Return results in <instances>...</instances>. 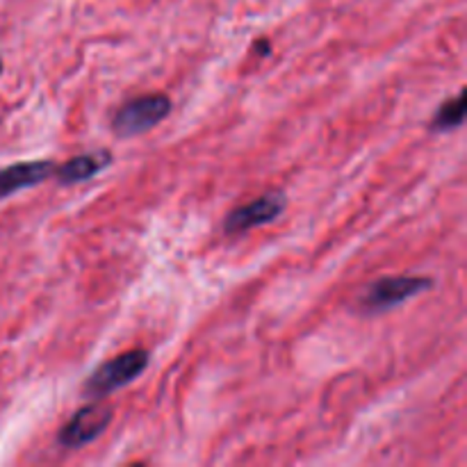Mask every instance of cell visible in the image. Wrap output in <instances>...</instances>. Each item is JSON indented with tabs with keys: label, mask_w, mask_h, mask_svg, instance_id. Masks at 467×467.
I'll return each instance as SVG.
<instances>
[{
	"label": "cell",
	"mask_w": 467,
	"mask_h": 467,
	"mask_svg": "<svg viewBox=\"0 0 467 467\" xmlns=\"http://www.w3.org/2000/svg\"><path fill=\"white\" fill-rule=\"evenodd\" d=\"M256 53H258V56H267V53H269V42H267V39H260V42H256Z\"/></svg>",
	"instance_id": "cell-9"
},
{
	"label": "cell",
	"mask_w": 467,
	"mask_h": 467,
	"mask_svg": "<svg viewBox=\"0 0 467 467\" xmlns=\"http://www.w3.org/2000/svg\"><path fill=\"white\" fill-rule=\"evenodd\" d=\"M285 206H288V197L283 192L262 194V197L230 210L224 219V230L228 235H242L258 226L271 224L283 215Z\"/></svg>",
	"instance_id": "cell-5"
},
{
	"label": "cell",
	"mask_w": 467,
	"mask_h": 467,
	"mask_svg": "<svg viewBox=\"0 0 467 467\" xmlns=\"http://www.w3.org/2000/svg\"><path fill=\"white\" fill-rule=\"evenodd\" d=\"M112 412L110 406L106 403H87V406L78 408L69 421L60 429L57 433V442L65 449H80L85 444H92L94 440L101 438L112 424Z\"/></svg>",
	"instance_id": "cell-4"
},
{
	"label": "cell",
	"mask_w": 467,
	"mask_h": 467,
	"mask_svg": "<svg viewBox=\"0 0 467 467\" xmlns=\"http://www.w3.org/2000/svg\"><path fill=\"white\" fill-rule=\"evenodd\" d=\"M112 165V153L110 151H89L80 153V156L71 157L65 165H56V174L53 178L60 185H80L85 180H92L101 171H106Z\"/></svg>",
	"instance_id": "cell-7"
},
{
	"label": "cell",
	"mask_w": 467,
	"mask_h": 467,
	"mask_svg": "<svg viewBox=\"0 0 467 467\" xmlns=\"http://www.w3.org/2000/svg\"><path fill=\"white\" fill-rule=\"evenodd\" d=\"M465 92H458L453 98H447L431 119V130L433 133H449V130L461 128L462 121H465Z\"/></svg>",
	"instance_id": "cell-8"
},
{
	"label": "cell",
	"mask_w": 467,
	"mask_h": 467,
	"mask_svg": "<svg viewBox=\"0 0 467 467\" xmlns=\"http://www.w3.org/2000/svg\"><path fill=\"white\" fill-rule=\"evenodd\" d=\"M56 174V165L51 160L15 162V165L0 169V198H7L24 189L37 188L46 183Z\"/></svg>",
	"instance_id": "cell-6"
},
{
	"label": "cell",
	"mask_w": 467,
	"mask_h": 467,
	"mask_svg": "<svg viewBox=\"0 0 467 467\" xmlns=\"http://www.w3.org/2000/svg\"><path fill=\"white\" fill-rule=\"evenodd\" d=\"M169 115L171 98L167 94H142V96L130 98L124 106L117 107L115 117H112V130L121 139L137 137V135L156 128Z\"/></svg>",
	"instance_id": "cell-2"
},
{
	"label": "cell",
	"mask_w": 467,
	"mask_h": 467,
	"mask_svg": "<svg viewBox=\"0 0 467 467\" xmlns=\"http://www.w3.org/2000/svg\"><path fill=\"white\" fill-rule=\"evenodd\" d=\"M433 288V280L429 276L415 274H399V276H383L367 285V289L360 297V308L370 315H381L392 308L401 306L408 299L420 297L421 292Z\"/></svg>",
	"instance_id": "cell-3"
},
{
	"label": "cell",
	"mask_w": 467,
	"mask_h": 467,
	"mask_svg": "<svg viewBox=\"0 0 467 467\" xmlns=\"http://www.w3.org/2000/svg\"><path fill=\"white\" fill-rule=\"evenodd\" d=\"M0 74H3V60H0Z\"/></svg>",
	"instance_id": "cell-10"
},
{
	"label": "cell",
	"mask_w": 467,
	"mask_h": 467,
	"mask_svg": "<svg viewBox=\"0 0 467 467\" xmlns=\"http://www.w3.org/2000/svg\"><path fill=\"white\" fill-rule=\"evenodd\" d=\"M148 362H151V353L147 349H130V351L119 353V356L110 358L107 362L98 365L96 370L89 374V379L83 385V397L87 399H103L110 397L119 388H126L133 381L147 371Z\"/></svg>",
	"instance_id": "cell-1"
}]
</instances>
